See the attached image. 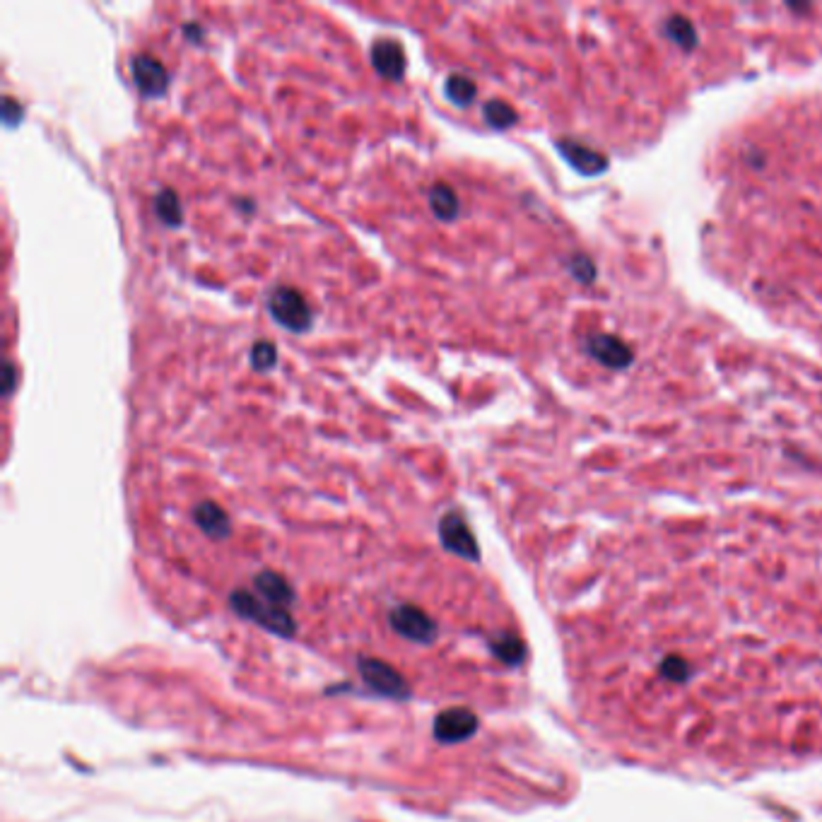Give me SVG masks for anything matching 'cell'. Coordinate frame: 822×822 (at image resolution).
Returning a JSON list of instances; mask_svg holds the SVG:
<instances>
[{"instance_id": "obj_7", "label": "cell", "mask_w": 822, "mask_h": 822, "mask_svg": "<svg viewBox=\"0 0 822 822\" xmlns=\"http://www.w3.org/2000/svg\"><path fill=\"white\" fill-rule=\"evenodd\" d=\"M475 728H478V719L471 712H466V709H449V712H444L437 719L434 733H437L439 741L456 743L473 736Z\"/></svg>"}, {"instance_id": "obj_5", "label": "cell", "mask_w": 822, "mask_h": 822, "mask_svg": "<svg viewBox=\"0 0 822 822\" xmlns=\"http://www.w3.org/2000/svg\"><path fill=\"white\" fill-rule=\"evenodd\" d=\"M439 536H442V543L446 548L454 550V553L471 557V560L478 557V545H475L471 528L463 521V516L454 512L442 516V521H439Z\"/></svg>"}, {"instance_id": "obj_14", "label": "cell", "mask_w": 822, "mask_h": 822, "mask_svg": "<svg viewBox=\"0 0 822 822\" xmlns=\"http://www.w3.org/2000/svg\"><path fill=\"white\" fill-rule=\"evenodd\" d=\"M249 360L258 372H266V369H270L275 362H278V348H275L270 340H258L254 348H251Z\"/></svg>"}, {"instance_id": "obj_18", "label": "cell", "mask_w": 822, "mask_h": 822, "mask_svg": "<svg viewBox=\"0 0 822 822\" xmlns=\"http://www.w3.org/2000/svg\"><path fill=\"white\" fill-rule=\"evenodd\" d=\"M184 32H186V37H189L191 41H201L198 37H201V34H203V29L198 27V25H186Z\"/></svg>"}, {"instance_id": "obj_11", "label": "cell", "mask_w": 822, "mask_h": 822, "mask_svg": "<svg viewBox=\"0 0 822 822\" xmlns=\"http://www.w3.org/2000/svg\"><path fill=\"white\" fill-rule=\"evenodd\" d=\"M155 215L160 217L167 227H179L184 222V208H181L179 196L172 189H162L155 196Z\"/></svg>"}, {"instance_id": "obj_16", "label": "cell", "mask_w": 822, "mask_h": 822, "mask_svg": "<svg viewBox=\"0 0 822 822\" xmlns=\"http://www.w3.org/2000/svg\"><path fill=\"white\" fill-rule=\"evenodd\" d=\"M3 121L8 123V126H15V123L22 121L20 102H15V99L10 95L3 99Z\"/></svg>"}, {"instance_id": "obj_6", "label": "cell", "mask_w": 822, "mask_h": 822, "mask_svg": "<svg viewBox=\"0 0 822 822\" xmlns=\"http://www.w3.org/2000/svg\"><path fill=\"white\" fill-rule=\"evenodd\" d=\"M372 66L381 78L401 80L405 73V51L396 39H379L372 46Z\"/></svg>"}, {"instance_id": "obj_12", "label": "cell", "mask_w": 822, "mask_h": 822, "mask_svg": "<svg viewBox=\"0 0 822 822\" xmlns=\"http://www.w3.org/2000/svg\"><path fill=\"white\" fill-rule=\"evenodd\" d=\"M444 92H446V99H449L451 104H456V107H468V104L473 102L475 95H478V85L468 78V75H449L444 82Z\"/></svg>"}, {"instance_id": "obj_15", "label": "cell", "mask_w": 822, "mask_h": 822, "mask_svg": "<svg viewBox=\"0 0 822 822\" xmlns=\"http://www.w3.org/2000/svg\"><path fill=\"white\" fill-rule=\"evenodd\" d=\"M569 273H572L579 283H593V278H596V266H593L591 258L574 256L572 261H569Z\"/></svg>"}, {"instance_id": "obj_17", "label": "cell", "mask_w": 822, "mask_h": 822, "mask_svg": "<svg viewBox=\"0 0 822 822\" xmlns=\"http://www.w3.org/2000/svg\"><path fill=\"white\" fill-rule=\"evenodd\" d=\"M3 386H5V393H13V389H15V364H13V362L5 364V381H3Z\"/></svg>"}, {"instance_id": "obj_13", "label": "cell", "mask_w": 822, "mask_h": 822, "mask_svg": "<svg viewBox=\"0 0 822 822\" xmlns=\"http://www.w3.org/2000/svg\"><path fill=\"white\" fill-rule=\"evenodd\" d=\"M483 114L485 121L490 123L492 128H509L516 123V111L509 107L507 102H502V99H490V102H485Z\"/></svg>"}, {"instance_id": "obj_8", "label": "cell", "mask_w": 822, "mask_h": 822, "mask_svg": "<svg viewBox=\"0 0 822 822\" xmlns=\"http://www.w3.org/2000/svg\"><path fill=\"white\" fill-rule=\"evenodd\" d=\"M193 521L201 526L203 533L210 538H227L230 536V516L225 509L215 502H201L193 509Z\"/></svg>"}, {"instance_id": "obj_4", "label": "cell", "mask_w": 822, "mask_h": 822, "mask_svg": "<svg viewBox=\"0 0 822 822\" xmlns=\"http://www.w3.org/2000/svg\"><path fill=\"white\" fill-rule=\"evenodd\" d=\"M557 150L562 152V157H565L577 172L586 176H596L608 169V157L603 155V152L593 150L584 143H577V140H557Z\"/></svg>"}, {"instance_id": "obj_3", "label": "cell", "mask_w": 822, "mask_h": 822, "mask_svg": "<svg viewBox=\"0 0 822 822\" xmlns=\"http://www.w3.org/2000/svg\"><path fill=\"white\" fill-rule=\"evenodd\" d=\"M586 350L593 360H598L608 369H625L632 364V350L618 336H608V333H596L586 340Z\"/></svg>"}, {"instance_id": "obj_9", "label": "cell", "mask_w": 822, "mask_h": 822, "mask_svg": "<svg viewBox=\"0 0 822 822\" xmlns=\"http://www.w3.org/2000/svg\"><path fill=\"white\" fill-rule=\"evenodd\" d=\"M427 198H430L432 213L439 220H454V217H459V196H456V191L449 184H434L430 193H427Z\"/></svg>"}, {"instance_id": "obj_10", "label": "cell", "mask_w": 822, "mask_h": 822, "mask_svg": "<svg viewBox=\"0 0 822 822\" xmlns=\"http://www.w3.org/2000/svg\"><path fill=\"white\" fill-rule=\"evenodd\" d=\"M663 32H666L668 39H671L673 44H678L680 49L692 51L697 46V29L688 20V17L671 15L666 20V25H663Z\"/></svg>"}, {"instance_id": "obj_2", "label": "cell", "mask_w": 822, "mask_h": 822, "mask_svg": "<svg viewBox=\"0 0 822 822\" xmlns=\"http://www.w3.org/2000/svg\"><path fill=\"white\" fill-rule=\"evenodd\" d=\"M131 73L133 82L138 85V90L148 97H157L167 90L169 85V73L167 68L162 66L160 58L150 56V54H138L133 56L131 61Z\"/></svg>"}, {"instance_id": "obj_1", "label": "cell", "mask_w": 822, "mask_h": 822, "mask_svg": "<svg viewBox=\"0 0 822 822\" xmlns=\"http://www.w3.org/2000/svg\"><path fill=\"white\" fill-rule=\"evenodd\" d=\"M268 311L280 326L287 328V331L304 333L311 326V309L307 299H304L302 292L295 290V287H275L268 297Z\"/></svg>"}]
</instances>
